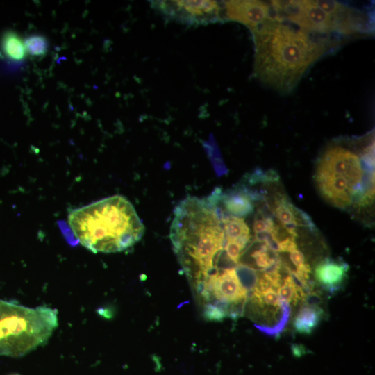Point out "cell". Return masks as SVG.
Returning <instances> with one entry per match:
<instances>
[{"mask_svg": "<svg viewBox=\"0 0 375 375\" xmlns=\"http://www.w3.org/2000/svg\"><path fill=\"white\" fill-rule=\"evenodd\" d=\"M254 75L264 85L285 94L292 92L311 65L327 49V40L296 25L270 20L252 31Z\"/></svg>", "mask_w": 375, "mask_h": 375, "instance_id": "cell-1", "label": "cell"}, {"mask_svg": "<svg viewBox=\"0 0 375 375\" xmlns=\"http://www.w3.org/2000/svg\"><path fill=\"white\" fill-rule=\"evenodd\" d=\"M170 239L187 276L205 279L226 243L220 210L208 198H185L174 210Z\"/></svg>", "mask_w": 375, "mask_h": 375, "instance_id": "cell-2", "label": "cell"}, {"mask_svg": "<svg viewBox=\"0 0 375 375\" xmlns=\"http://www.w3.org/2000/svg\"><path fill=\"white\" fill-rule=\"evenodd\" d=\"M67 220L76 240L93 253L124 251L138 242L144 233L135 208L122 195L76 208Z\"/></svg>", "mask_w": 375, "mask_h": 375, "instance_id": "cell-3", "label": "cell"}, {"mask_svg": "<svg viewBox=\"0 0 375 375\" xmlns=\"http://www.w3.org/2000/svg\"><path fill=\"white\" fill-rule=\"evenodd\" d=\"M58 326L56 310L0 299V356L20 357L47 342Z\"/></svg>", "mask_w": 375, "mask_h": 375, "instance_id": "cell-4", "label": "cell"}, {"mask_svg": "<svg viewBox=\"0 0 375 375\" xmlns=\"http://www.w3.org/2000/svg\"><path fill=\"white\" fill-rule=\"evenodd\" d=\"M151 6L166 17L187 25H200L222 19L221 3L215 1H152Z\"/></svg>", "mask_w": 375, "mask_h": 375, "instance_id": "cell-5", "label": "cell"}, {"mask_svg": "<svg viewBox=\"0 0 375 375\" xmlns=\"http://www.w3.org/2000/svg\"><path fill=\"white\" fill-rule=\"evenodd\" d=\"M316 174L343 176L363 188L365 172L362 161L354 152L340 146L329 148L322 154Z\"/></svg>", "mask_w": 375, "mask_h": 375, "instance_id": "cell-6", "label": "cell"}, {"mask_svg": "<svg viewBox=\"0 0 375 375\" xmlns=\"http://www.w3.org/2000/svg\"><path fill=\"white\" fill-rule=\"evenodd\" d=\"M222 5L224 19L242 23L251 31L276 19L271 3L260 1H222Z\"/></svg>", "mask_w": 375, "mask_h": 375, "instance_id": "cell-7", "label": "cell"}, {"mask_svg": "<svg viewBox=\"0 0 375 375\" xmlns=\"http://www.w3.org/2000/svg\"><path fill=\"white\" fill-rule=\"evenodd\" d=\"M210 277L215 299L231 303L247 299L248 293L242 286L235 268L219 269L216 275Z\"/></svg>", "mask_w": 375, "mask_h": 375, "instance_id": "cell-8", "label": "cell"}, {"mask_svg": "<svg viewBox=\"0 0 375 375\" xmlns=\"http://www.w3.org/2000/svg\"><path fill=\"white\" fill-rule=\"evenodd\" d=\"M349 265L340 260L325 258L314 269L316 281L325 290L334 292L339 290L347 277Z\"/></svg>", "mask_w": 375, "mask_h": 375, "instance_id": "cell-9", "label": "cell"}, {"mask_svg": "<svg viewBox=\"0 0 375 375\" xmlns=\"http://www.w3.org/2000/svg\"><path fill=\"white\" fill-rule=\"evenodd\" d=\"M274 213L280 223L288 228L307 226L314 228L310 218L301 210L297 208L288 199L281 197L275 201Z\"/></svg>", "mask_w": 375, "mask_h": 375, "instance_id": "cell-10", "label": "cell"}, {"mask_svg": "<svg viewBox=\"0 0 375 375\" xmlns=\"http://www.w3.org/2000/svg\"><path fill=\"white\" fill-rule=\"evenodd\" d=\"M323 316V310L319 306L306 303L296 314L293 327L296 332L309 335L317 328Z\"/></svg>", "mask_w": 375, "mask_h": 375, "instance_id": "cell-11", "label": "cell"}, {"mask_svg": "<svg viewBox=\"0 0 375 375\" xmlns=\"http://www.w3.org/2000/svg\"><path fill=\"white\" fill-rule=\"evenodd\" d=\"M221 218L226 240L236 241L245 248L250 241L251 235L249 228L244 220L224 211Z\"/></svg>", "mask_w": 375, "mask_h": 375, "instance_id": "cell-12", "label": "cell"}, {"mask_svg": "<svg viewBox=\"0 0 375 375\" xmlns=\"http://www.w3.org/2000/svg\"><path fill=\"white\" fill-rule=\"evenodd\" d=\"M1 48L7 58L15 61L23 60L26 53L24 42L17 33L12 31H6L3 34Z\"/></svg>", "mask_w": 375, "mask_h": 375, "instance_id": "cell-13", "label": "cell"}, {"mask_svg": "<svg viewBox=\"0 0 375 375\" xmlns=\"http://www.w3.org/2000/svg\"><path fill=\"white\" fill-rule=\"evenodd\" d=\"M277 292L281 299L288 305H296L300 300L306 299L305 291L299 283H296L291 272L283 278Z\"/></svg>", "mask_w": 375, "mask_h": 375, "instance_id": "cell-14", "label": "cell"}, {"mask_svg": "<svg viewBox=\"0 0 375 375\" xmlns=\"http://www.w3.org/2000/svg\"><path fill=\"white\" fill-rule=\"evenodd\" d=\"M231 303L216 299L204 304L203 316L210 322H222L228 315Z\"/></svg>", "mask_w": 375, "mask_h": 375, "instance_id": "cell-15", "label": "cell"}, {"mask_svg": "<svg viewBox=\"0 0 375 375\" xmlns=\"http://www.w3.org/2000/svg\"><path fill=\"white\" fill-rule=\"evenodd\" d=\"M256 266L262 271H266L274 267L280 262L278 255L272 250L266 244H263L260 248L251 253Z\"/></svg>", "mask_w": 375, "mask_h": 375, "instance_id": "cell-16", "label": "cell"}, {"mask_svg": "<svg viewBox=\"0 0 375 375\" xmlns=\"http://www.w3.org/2000/svg\"><path fill=\"white\" fill-rule=\"evenodd\" d=\"M235 269L242 286L249 294L253 290L258 281L255 269L242 264L237 265Z\"/></svg>", "mask_w": 375, "mask_h": 375, "instance_id": "cell-17", "label": "cell"}, {"mask_svg": "<svg viewBox=\"0 0 375 375\" xmlns=\"http://www.w3.org/2000/svg\"><path fill=\"white\" fill-rule=\"evenodd\" d=\"M26 51L33 56H42L46 54L48 49V42L42 35H32L24 41Z\"/></svg>", "mask_w": 375, "mask_h": 375, "instance_id": "cell-18", "label": "cell"}, {"mask_svg": "<svg viewBox=\"0 0 375 375\" xmlns=\"http://www.w3.org/2000/svg\"><path fill=\"white\" fill-rule=\"evenodd\" d=\"M244 247L234 240H226L224 249L228 259L234 264H238Z\"/></svg>", "mask_w": 375, "mask_h": 375, "instance_id": "cell-19", "label": "cell"}, {"mask_svg": "<svg viewBox=\"0 0 375 375\" xmlns=\"http://www.w3.org/2000/svg\"><path fill=\"white\" fill-rule=\"evenodd\" d=\"M290 255V260L296 267V269L304 267L307 263L305 262V257L303 253L297 248L291 251Z\"/></svg>", "mask_w": 375, "mask_h": 375, "instance_id": "cell-20", "label": "cell"}, {"mask_svg": "<svg viewBox=\"0 0 375 375\" xmlns=\"http://www.w3.org/2000/svg\"><path fill=\"white\" fill-rule=\"evenodd\" d=\"M10 375H20V374L16 373V374H11Z\"/></svg>", "mask_w": 375, "mask_h": 375, "instance_id": "cell-21", "label": "cell"}]
</instances>
